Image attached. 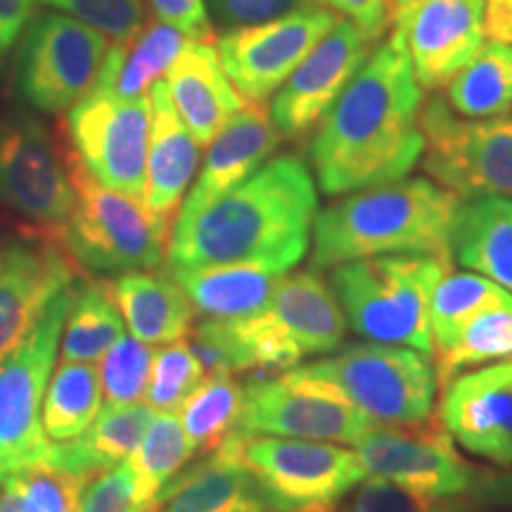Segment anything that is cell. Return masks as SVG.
<instances>
[{
    "instance_id": "cell-1",
    "label": "cell",
    "mask_w": 512,
    "mask_h": 512,
    "mask_svg": "<svg viewBox=\"0 0 512 512\" xmlns=\"http://www.w3.org/2000/svg\"><path fill=\"white\" fill-rule=\"evenodd\" d=\"M422 105V86L394 29L318 121L309 145L318 190L342 197L411 174L425 152Z\"/></svg>"
},
{
    "instance_id": "cell-2",
    "label": "cell",
    "mask_w": 512,
    "mask_h": 512,
    "mask_svg": "<svg viewBox=\"0 0 512 512\" xmlns=\"http://www.w3.org/2000/svg\"><path fill=\"white\" fill-rule=\"evenodd\" d=\"M318 188L297 155L271 157L245 183L192 216H178L166 268L268 264L292 271L311 245Z\"/></svg>"
},
{
    "instance_id": "cell-3",
    "label": "cell",
    "mask_w": 512,
    "mask_h": 512,
    "mask_svg": "<svg viewBox=\"0 0 512 512\" xmlns=\"http://www.w3.org/2000/svg\"><path fill=\"white\" fill-rule=\"evenodd\" d=\"M460 197L432 178L356 190L318 209L311 233V271L384 254L451 256Z\"/></svg>"
},
{
    "instance_id": "cell-4",
    "label": "cell",
    "mask_w": 512,
    "mask_h": 512,
    "mask_svg": "<svg viewBox=\"0 0 512 512\" xmlns=\"http://www.w3.org/2000/svg\"><path fill=\"white\" fill-rule=\"evenodd\" d=\"M448 271L451 256L384 254L330 268V285L358 337L432 358V294Z\"/></svg>"
},
{
    "instance_id": "cell-5",
    "label": "cell",
    "mask_w": 512,
    "mask_h": 512,
    "mask_svg": "<svg viewBox=\"0 0 512 512\" xmlns=\"http://www.w3.org/2000/svg\"><path fill=\"white\" fill-rule=\"evenodd\" d=\"M67 159L76 207L67 223L55 230V240L69 259L98 275L162 266L171 226L159 221L143 202L95 181L74 152Z\"/></svg>"
},
{
    "instance_id": "cell-6",
    "label": "cell",
    "mask_w": 512,
    "mask_h": 512,
    "mask_svg": "<svg viewBox=\"0 0 512 512\" xmlns=\"http://www.w3.org/2000/svg\"><path fill=\"white\" fill-rule=\"evenodd\" d=\"M233 325L256 375H278L309 356L332 354L349 330L332 285L311 268L287 273L264 309Z\"/></svg>"
},
{
    "instance_id": "cell-7",
    "label": "cell",
    "mask_w": 512,
    "mask_h": 512,
    "mask_svg": "<svg viewBox=\"0 0 512 512\" xmlns=\"http://www.w3.org/2000/svg\"><path fill=\"white\" fill-rule=\"evenodd\" d=\"M306 368L337 384L375 427L418 425L432 418L437 373L432 358L411 347L349 344Z\"/></svg>"
},
{
    "instance_id": "cell-8",
    "label": "cell",
    "mask_w": 512,
    "mask_h": 512,
    "mask_svg": "<svg viewBox=\"0 0 512 512\" xmlns=\"http://www.w3.org/2000/svg\"><path fill=\"white\" fill-rule=\"evenodd\" d=\"M238 434L242 463L271 512H335L366 479L356 448L268 434Z\"/></svg>"
},
{
    "instance_id": "cell-9",
    "label": "cell",
    "mask_w": 512,
    "mask_h": 512,
    "mask_svg": "<svg viewBox=\"0 0 512 512\" xmlns=\"http://www.w3.org/2000/svg\"><path fill=\"white\" fill-rule=\"evenodd\" d=\"M72 287L57 294L34 330L0 363V484L46 463L53 441L43 430V399L55 370Z\"/></svg>"
},
{
    "instance_id": "cell-10",
    "label": "cell",
    "mask_w": 512,
    "mask_h": 512,
    "mask_svg": "<svg viewBox=\"0 0 512 512\" xmlns=\"http://www.w3.org/2000/svg\"><path fill=\"white\" fill-rule=\"evenodd\" d=\"M373 427L337 384L297 366L247 382L245 408L235 432L356 448Z\"/></svg>"
},
{
    "instance_id": "cell-11",
    "label": "cell",
    "mask_w": 512,
    "mask_h": 512,
    "mask_svg": "<svg viewBox=\"0 0 512 512\" xmlns=\"http://www.w3.org/2000/svg\"><path fill=\"white\" fill-rule=\"evenodd\" d=\"M425 136L422 169L460 200L510 197L512 200V119L460 117L446 98L434 95L422 105Z\"/></svg>"
},
{
    "instance_id": "cell-12",
    "label": "cell",
    "mask_w": 512,
    "mask_h": 512,
    "mask_svg": "<svg viewBox=\"0 0 512 512\" xmlns=\"http://www.w3.org/2000/svg\"><path fill=\"white\" fill-rule=\"evenodd\" d=\"M107 50V36L79 19L38 12L19 36L17 91L38 112H69L91 93Z\"/></svg>"
},
{
    "instance_id": "cell-13",
    "label": "cell",
    "mask_w": 512,
    "mask_h": 512,
    "mask_svg": "<svg viewBox=\"0 0 512 512\" xmlns=\"http://www.w3.org/2000/svg\"><path fill=\"white\" fill-rule=\"evenodd\" d=\"M152 102L91 91L67 114L74 155L95 181L145 204Z\"/></svg>"
},
{
    "instance_id": "cell-14",
    "label": "cell",
    "mask_w": 512,
    "mask_h": 512,
    "mask_svg": "<svg viewBox=\"0 0 512 512\" xmlns=\"http://www.w3.org/2000/svg\"><path fill=\"white\" fill-rule=\"evenodd\" d=\"M0 207L38 228L57 230L76 207L69 159H62L48 126L29 112L0 121Z\"/></svg>"
},
{
    "instance_id": "cell-15",
    "label": "cell",
    "mask_w": 512,
    "mask_h": 512,
    "mask_svg": "<svg viewBox=\"0 0 512 512\" xmlns=\"http://www.w3.org/2000/svg\"><path fill=\"white\" fill-rule=\"evenodd\" d=\"M356 453L368 477L387 479L434 503L470 496L482 472L460 456L439 418L418 425L373 427Z\"/></svg>"
},
{
    "instance_id": "cell-16",
    "label": "cell",
    "mask_w": 512,
    "mask_h": 512,
    "mask_svg": "<svg viewBox=\"0 0 512 512\" xmlns=\"http://www.w3.org/2000/svg\"><path fill=\"white\" fill-rule=\"evenodd\" d=\"M339 22L325 5H304L271 22L230 27L216 41L228 79L249 102H264Z\"/></svg>"
},
{
    "instance_id": "cell-17",
    "label": "cell",
    "mask_w": 512,
    "mask_h": 512,
    "mask_svg": "<svg viewBox=\"0 0 512 512\" xmlns=\"http://www.w3.org/2000/svg\"><path fill=\"white\" fill-rule=\"evenodd\" d=\"M373 50L375 38L339 19L273 95L268 112L283 138H299L318 126Z\"/></svg>"
},
{
    "instance_id": "cell-18",
    "label": "cell",
    "mask_w": 512,
    "mask_h": 512,
    "mask_svg": "<svg viewBox=\"0 0 512 512\" xmlns=\"http://www.w3.org/2000/svg\"><path fill=\"white\" fill-rule=\"evenodd\" d=\"M74 283V261L55 238L0 235V363Z\"/></svg>"
},
{
    "instance_id": "cell-19",
    "label": "cell",
    "mask_w": 512,
    "mask_h": 512,
    "mask_svg": "<svg viewBox=\"0 0 512 512\" xmlns=\"http://www.w3.org/2000/svg\"><path fill=\"white\" fill-rule=\"evenodd\" d=\"M486 0H408L396 10L413 72L425 91L446 88L484 46Z\"/></svg>"
},
{
    "instance_id": "cell-20",
    "label": "cell",
    "mask_w": 512,
    "mask_h": 512,
    "mask_svg": "<svg viewBox=\"0 0 512 512\" xmlns=\"http://www.w3.org/2000/svg\"><path fill=\"white\" fill-rule=\"evenodd\" d=\"M439 420L470 456L501 470L512 467V361L453 377L441 396Z\"/></svg>"
},
{
    "instance_id": "cell-21",
    "label": "cell",
    "mask_w": 512,
    "mask_h": 512,
    "mask_svg": "<svg viewBox=\"0 0 512 512\" xmlns=\"http://www.w3.org/2000/svg\"><path fill=\"white\" fill-rule=\"evenodd\" d=\"M280 143L283 133L275 128L271 112L261 102L247 100L209 143L200 174L183 200L178 216L197 214L207 204L245 183L275 155Z\"/></svg>"
},
{
    "instance_id": "cell-22",
    "label": "cell",
    "mask_w": 512,
    "mask_h": 512,
    "mask_svg": "<svg viewBox=\"0 0 512 512\" xmlns=\"http://www.w3.org/2000/svg\"><path fill=\"white\" fill-rule=\"evenodd\" d=\"M159 512H271L259 484L242 463L238 434L188 463L159 494Z\"/></svg>"
},
{
    "instance_id": "cell-23",
    "label": "cell",
    "mask_w": 512,
    "mask_h": 512,
    "mask_svg": "<svg viewBox=\"0 0 512 512\" xmlns=\"http://www.w3.org/2000/svg\"><path fill=\"white\" fill-rule=\"evenodd\" d=\"M152 126L150 150H147V178H145V207L166 226L174 228L181 211L185 190L195 178L200 164V143L185 126L171 100L166 81H157L150 88Z\"/></svg>"
},
{
    "instance_id": "cell-24",
    "label": "cell",
    "mask_w": 512,
    "mask_h": 512,
    "mask_svg": "<svg viewBox=\"0 0 512 512\" xmlns=\"http://www.w3.org/2000/svg\"><path fill=\"white\" fill-rule=\"evenodd\" d=\"M171 100L200 147H207L221 128L245 105L228 79L219 50L209 41H188L166 72Z\"/></svg>"
},
{
    "instance_id": "cell-25",
    "label": "cell",
    "mask_w": 512,
    "mask_h": 512,
    "mask_svg": "<svg viewBox=\"0 0 512 512\" xmlns=\"http://www.w3.org/2000/svg\"><path fill=\"white\" fill-rule=\"evenodd\" d=\"M110 287L126 328L140 342L171 344L190 335L197 309L171 273L155 268L121 273Z\"/></svg>"
},
{
    "instance_id": "cell-26",
    "label": "cell",
    "mask_w": 512,
    "mask_h": 512,
    "mask_svg": "<svg viewBox=\"0 0 512 512\" xmlns=\"http://www.w3.org/2000/svg\"><path fill=\"white\" fill-rule=\"evenodd\" d=\"M204 318H240L261 311L290 271L268 264H214L169 271Z\"/></svg>"
},
{
    "instance_id": "cell-27",
    "label": "cell",
    "mask_w": 512,
    "mask_h": 512,
    "mask_svg": "<svg viewBox=\"0 0 512 512\" xmlns=\"http://www.w3.org/2000/svg\"><path fill=\"white\" fill-rule=\"evenodd\" d=\"M155 411L157 408L145 406V401L128 406L107 403L81 437L53 441L43 465L81 477H95L98 472L110 470L136 451Z\"/></svg>"
},
{
    "instance_id": "cell-28",
    "label": "cell",
    "mask_w": 512,
    "mask_h": 512,
    "mask_svg": "<svg viewBox=\"0 0 512 512\" xmlns=\"http://www.w3.org/2000/svg\"><path fill=\"white\" fill-rule=\"evenodd\" d=\"M453 261L494 280L512 294V200L479 197L460 202L451 228Z\"/></svg>"
},
{
    "instance_id": "cell-29",
    "label": "cell",
    "mask_w": 512,
    "mask_h": 512,
    "mask_svg": "<svg viewBox=\"0 0 512 512\" xmlns=\"http://www.w3.org/2000/svg\"><path fill=\"white\" fill-rule=\"evenodd\" d=\"M190 38L164 22H145L131 41H119L107 50L91 91L121 100L143 98L169 72Z\"/></svg>"
},
{
    "instance_id": "cell-30",
    "label": "cell",
    "mask_w": 512,
    "mask_h": 512,
    "mask_svg": "<svg viewBox=\"0 0 512 512\" xmlns=\"http://www.w3.org/2000/svg\"><path fill=\"white\" fill-rule=\"evenodd\" d=\"M124 328L110 280H76L60 339L62 361H100L124 337Z\"/></svg>"
},
{
    "instance_id": "cell-31",
    "label": "cell",
    "mask_w": 512,
    "mask_h": 512,
    "mask_svg": "<svg viewBox=\"0 0 512 512\" xmlns=\"http://www.w3.org/2000/svg\"><path fill=\"white\" fill-rule=\"evenodd\" d=\"M446 102L460 117H505L512 110V46L484 43L446 83Z\"/></svg>"
},
{
    "instance_id": "cell-32",
    "label": "cell",
    "mask_w": 512,
    "mask_h": 512,
    "mask_svg": "<svg viewBox=\"0 0 512 512\" xmlns=\"http://www.w3.org/2000/svg\"><path fill=\"white\" fill-rule=\"evenodd\" d=\"M501 309L512 311V294L505 287L479 273L448 271L432 294V354L451 347L475 318Z\"/></svg>"
},
{
    "instance_id": "cell-33",
    "label": "cell",
    "mask_w": 512,
    "mask_h": 512,
    "mask_svg": "<svg viewBox=\"0 0 512 512\" xmlns=\"http://www.w3.org/2000/svg\"><path fill=\"white\" fill-rule=\"evenodd\" d=\"M102 384L98 366L81 361H60L50 375L43 399V430L50 441L81 437L102 411Z\"/></svg>"
},
{
    "instance_id": "cell-34",
    "label": "cell",
    "mask_w": 512,
    "mask_h": 512,
    "mask_svg": "<svg viewBox=\"0 0 512 512\" xmlns=\"http://www.w3.org/2000/svg\"><path fill=\"white\" fill-rule=\"evenodd\" d=\"M245 394L247 382H242L238 375H207L200 387L183 401L178 418L195 448V458L216 451L238 430Z\"/></svg>"
},
{
    "instance_id": "cell-35",
    "label": "cell",
    "mask_w": 512,
    "mask_h": 512,
    "mask_svg": "<svg viewBox=\"0 0 512 512\" xmlns=\"http://www.w3.org/2000/svg\"><path fill=\"white\" fill-rule=\"evenodd\" d=\"M190 460H195V448L183 430L178 411H155L143 439L126 463L133 470L143 501L159 512V494L178 472L188 467Z\"/></svg>"
},
{
    "instance_id": "cell-36",
    "label": "cell",
    "mask_w": 512,
    "mask_h": 512,
    "mask_svg": "<svg viewBox=\"0 0 512 512\" xmlns=\"http://www.w3.org/2000/svg\"><path fill=\"white\" fill-rule=\"evenodd\" d=\"M498 361H512V311L508 309L489 311L475 318L451 347L432 354L441 389L465 370Z\"/></svg>"
},
{
    "instance_id": "cell-37",
    "label": "cell",
    "mask_w": 512,
    "mask_h": 512,
    "mask_svg": "<svg viewBox=\"0 0 512 512\" xmlns=\"http://www.w3.org/2000/svg\"><path fill=\"white\" fill-rule=\"evenodd\" d=\"M152 361H155L152 344L140 342L133 335L117 339L110 351L100 358L98 366L105 401L110 406H128V403L145 401Z\"/></svg>"
},
{
    "instance_id": "cell-38",
    "label": "cell",
    "mask_w": 512,
    "mask_h": 512,
    "mask_svg": "<svg viewBox=\"0 0 512 512\" xmlns=\"http://www.w3.org/2000/svg\"><path fill=\"white\" fill-rule=\"evenodd\" d=\"M204 377L207 373L192 351L188 337L164 344L155 351L145 403L157 411H178L183 401L204 382Z\"/></svg>"
},
{
    "instance_id": "cell-39",
    "label": "cell",
    "mask_w": 512,
    "mask_h": 512,
    "mask_svg": "<svg viewBox=\"0 0 512 512\" xmlns=\"http://www.w3.org/2000/svg\"><path fill=\"white\" fill-rule=\"evenodd\" d=\"M88 479L50 465H36L15 472L3 484L15 494L19 512H79V498Z\"/></svg>"
},
{
    "instance_id": "cell-40",
    "label": "cell",
    "mask_w": 512,
    "mask_h": 512,
    "mask_svg": "<svg viewBox=\"0 0 512 512\" xmlns=\"http://www.w3.org/2000/svg\"><path fill=\"white\" fill-rule=\"evenodd\" d=\"M43 5L60 10L88 24L114 43L131 41L145 27L147 12L143 0H41Z\"/></svg>"
},
{
    "instance_id": "cell-41",
    "label": "cell",
    "mask_w": 512,
    "mask_h": 512,
    "mask_svg": "<svg viewBox=\"0 0 512 512\" xmlns=\"http://www.w3.org/2000/svg\"><path fill=\"white\" fill-rule=\"evenodd\" d=\"M79 512H157L143 501L128 463L114 465L88 479L79 498Z\"/></svg>"
},
{
    "instance_id": "cell-42",
    "label": "cell",
    "mask_w": 512,
    "mask_h": 512,
    "mask_svg": "<svg viewBox=\"0 0 512 512\" xmlns=\"http://www.w3.org/2000/svg\"><path fill=\"white\" fill-rule=\"evenodd\" d=\"M339 512H434L437 503L380 477H366L349 491Z\"/></svg>"
},
{
    "instance_id": "cell-43",
    "label": "cell",
    "mask_w": 512,
    "mask_h": 512,
    "mask_svg": "<svg viewBox=\"0 0 512 512\" xmlns=\"http://www.w3.org/2000/svg\"><path fill=\"white\" fill-rule=\"evenodd\" d=\"M309 3L311 0H209V8L214 17L230 29L271 22Z\"/></svg>"
},
{
    "instance_id": "cell-44",
    "label": "cell",
    "mask_w": 512,
    "mask_h": 512,
    "mask_svg": "<svg viewBox=\"0 0 512 512\" xmlns=\"http://www.w3.org/2000/svg\"><path fill=\"white\" fill-rule=\"evenodd\" d=\"M150 8L159 22L171 24L190 41H211L214 36L204 0H150Z\"/></svg>"
},
{
    "instance_id": "cell-45",
    "label": "cell",
    "mask_w": 512,
    "mask_h": 512,
    "mask_svg": "<svg viewBox=\"0 0 512 512\" xmlns=\"http://www.w3.org/2000/svg\"><path fill=\"white\" fill-rule=\"evenodd\" d=\"M320 5L354 22L370 38H380L389 22V0H320Z\"/></svg>"
},
{
    "instance_id": "cell-46",
    "label": "cell",
    "mask_w": 512,
    "mask_h": 512,
    "mask_svg": "<svg viewBox=\"0 0 512 512\" xmlns=\"http://www.w3.org/2000/svg\"><path fill=\"white\" fill-rule=\"evenodd\" d=\"M34 3L36 0H0V60L27 29L34 17Z\"/></svg>"
},
{
    "instance_id": "cell-47",
    "label": "cell",
    "mask_w": 512,
    "mask_h": 512,
    "mask_svg": "<svg viewBox=\"0 0 512 512\" xmlns=\"http://www.w3.org/2000/svg\"><path fill=\"white\" fill-rule=\"evenodd\" d=\"M470 498H475L479 503L494 505V508L512 510V467H508L505 472H479V479Z\"/></svg>"
},
{
    "instance_id": "cell-48",
    "label": "cell",
    "mask_w": 512,
    "mask_h": 512,
    "mask_svg": "<svg viewBox=\"0 0 512 512\" xmlns=\"http://www.w3.org/2000/svg\"><path fill=\"white\" fill-rule=\"evenodd\" d=\"M486 38L512 46V0H486Z\"/></svg>"
},
{
    "instance_id": "cell-49",
    "label": "cell",
    "mask_w": 512,
    "mask_h": 512,
    "mask_svg": "<svg viewBox=\"0 0 512 512\" xmlns=\"http://www.w3.org/2000/svg\"><path fill=\"white\" fill-rule=\"evenodd\" d=\"M434 512H501L494 505L479 503L470 496H460V498H451V501H439Z\"/></svg>"
},
{
    "instance_id": "cell-50",
    "label": "cell",
    "mask_w": 512,
    "mask_h": 512,
    "mask_svg": "<svg viewBox=\"0 0 512 512\" xmlns=\"http://www.w3.org/2000/svg\"><path fill=\"white\" fill-rule=\"evenodd\" d=\"M396 3H399V5H401V3H408V0H396Z\"/></svg>"
}]
</instances>
